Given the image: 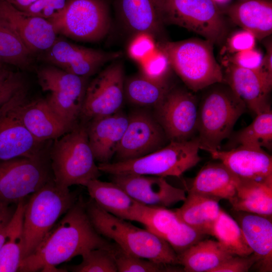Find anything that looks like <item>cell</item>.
<instances>
[{"label": "cell", "mask_w": 272, "mask_h": 272, "mask_svg": "<svg viewBox=\"0 0 272 272\" xmlns=\"http://www.w3.org/2000/svg\"><path fill=\"white\" fill-rule=\"evenodd\" d=\"M117 246L96 231L87 214L86 202L78 198L36 249L22 260L19 271H59L56 265L89 250H114Z\"/></svg>", "instance_id": "1"}, {"label": "cell", "mask_w": 272, "mask_h": 272, "mask_svg": "<svg viewBox=\"0 0 272 272\" xmlns=\"http://www.w3.org/2000/svg\"><path fill=\"white\" fill-rule=\"evenodd\" d=\"M89 219L96 231L124 252L168 265H179L177 254L164 240L147 229L105 211L91 198L86 202Z\"/></svg>", "instance_id": "2"}, {"label": "cell", "mask_w": 272, "mask_h": 272, "mask_svg": "<svg viewBox=\"0 0 272 272\" xmlns=\"http://www.w3.org/2000/svg\"><path fill=\"white\" fill-rule=\"evenodd\" d=\"M214 45L209 40L198 38L157 43L172 70L193 92L223 81L221 67L214 55Z\"/></svg>", "instance_id": "3"}, {"label": "cell", "mask_w": 272, "mask_h": 272, "mask_svg": "<svg viewBox=\"0 0 272 272\" xmlns=\"http://www.w3.org/2000/svg\"><path fill=\"white\" fill-rule=\"evenodd\" d=\"M49 156L53 180L62 187L69 188L74 185L86 186L101 176L89 145L86 123L78 124L55 139Z\"/></svg>", "instance_id": "4"}, {"label": "cell", "mask_w": 272, "mask_h": 272, "mask_svg": "<svg viewBox=\"0 0 272 272\" xmlns=\"http://www.w3.org/2000/svg\"><path fill=\"white\" fill-rule=\"evenodd\" d=\"M78 198L76 193L56 185L53 179L30 195L24 214L22 259L36 249Z\"/></svg>", "instance_id": "5"}, {"label": "cell", "mask_w": 272, "mask_h": 272, "mask_svg": "<svg viewBox=\"0 0 272 272\" xmlns=\"http://www.w3.org/2000/svg\"><path fill=\"white\" fill-rule=\"evenodd\" d=\"M197 138L170 141L167 146L143 157L114 163H99L101 172L110 175L140 174L179 177L201 161Z\"/></svg>", "instance_id": "6"}, {"label": "cell", "mask_w": 272, "mask_h": 272, "mask_svg": "<svg viewBox=\"0 0 272 272\" xmlns=\"http://www.w3.org/2000/svg\"><path fill=\"white\" fill-rule=\"evenodd\" d=\"M246 108L229 86L209 91L198 108L197 138L200 149L220 150L222 142L230 136Z\"/></svg>", "instance_id": "7"}, {"label": "cell", "mask_w": 272, "mask_h": 272, "mask_svg": "<svg viewBox=\"0 0 272 272\" xmlns=\"http://www.w3.org/2000/svg\"><path fill=\"white\" fill-rule=\"evenodd\" d=\"M165 25L194 32L214 44L222 43L228 33L223 13L214 0H154Z\"/></svg>", "instance_id": "8"}, {"label": "cell", "mask_w": 272, "mask_h": 272, "mask_svg": "<svg viewBox=\"0 0 272 272\" xmlns=\"http://www.w3.org/2000/svg\"><path fill=\"white\" fill-rule=\"evenodd\" d=\"M48 20L57 34L92 42L108 34L111 22L106 0H66L62 10Z\"/></svg>", "instance_id": "9"}, {"label": "cell", "mask_w": 272, "mask_h": 272, "mask_svg": "<svg viewBox=\"0 0 272 272\" xmlns=\"http://www.w3.org/2000/svg\"><path fill=\"white\" fill-rule=\"evenodd\" d=\"M39 84L48 93V105L71 130L80 119L89 78L78 76L55 66L38 71Z\"/></svg>", "instance_id": "10"}, {"label": "cell", "mask_w": 272, "mask_h": 272, "mask_svg": "<svg viewBox=\"0 0 272 272\" xmlns=\"http://www.w3.org/2000/svg\"><path fill=\"white\" fill-rule=\"evenodd\" d=\"M53 179L49 153L0 161V202L17 205Z\"/></svg>", "instance_id": "11"}, {"label": "cell", "mask_w": 272, "mask_h": 272, "mask_svg": "<svg viewBox=\"0 0 272 272\" xmlns=\"http://www.w3.org/2000/svg\"><path fill=\"white\" fill-rule=\"evenodd\" d=\"M125 79L123 63L119 58L88 83L80 117L82 123L120 111L125 99Z\"/></svg>", "instance_id": "12"}, {"label": "cell", "mask_w": 272, "mask_h": 272, "mask_svg": "<svg viewBox=\"0 0 272 272\" xmlns=\"http://www.w3.org/2000/svg\"><path fill=\"white\" fill-rule=\"evenodd\" d=\"M155 118L170 141L188 140L197 131L198 108L187 90L170 88L156 106Z\"/></svg>", "instance_id": "13"}, {"label": "cell", "mask_w": 272, "mask_h": 272, "mask_svg": "<svg viewBox=\"0 0 272 272\" xmlns=\"http://www.w3.org/2000/svg\"><path fill=\"white\" fill-rule=\"evenodd\" d=\"M22 88L0 106V161L35 158L48 153L47 142L36 140L17 117L14 106Z\"/></svg>", "instance_id": "14"}, {"label": "cell", "mask_w": 272, "mask_h": 272, "mask_svg": "<svg viewBox=\"0 0 272 272\" xmlns=\"http://www.w3.org/2000/svg\"><path fill=\"white\" fill-rule=\"evenodd\" d=\"M46 51V59L63 71L89 78L107 63L119 59L121 51H106L83 47L57 38Z\"/></svg>", "instance_id": "15"}, {"label": "cell", "mask_w": 272, "mask_h": 272, "mask_svg": "<svg viewBox=\"0 0 272 272\" xmlns=\"http://www.w3.org/2000/svg\"><path fill=\"white\" fill-rule=\"evenodd\" d=\"M166 134L155 117L145 111L128 115V122L115 155L117 161L137 159L163 147Z\"/></svg>", "instance_id": "16"}, {"label": "cell", "mask_w": 272, "mask_h": 272, "mask_svg": "<svg viewBox=\"0 0 272 272\" xmlns=\"http://www.w3.org/2000/svg\"><path fill=\"white\" fill-rule=\"evenodd\" d=\"M138 222L166 241L177 255L206 236L183 222L174 210L165 207L144 205Z\"/></svg>", "instance_id": "17"}, {"label": "cell", "mask_w": 272, "mask_h": 272, "mask_svg": "<svg viewBox=\"0 0 272 272\" xmlns=\"http://www.w3.org/2000/svg\"><path fill=\"white\" fill-rule=\"evenodd\" d=\"M111 181L144 205L168 207L186 198L185 190L169 184L163 177L140 175H111Z\"/></svg>", "instance_id": "18"}, {"label": "cell", "mask_w": 272, "mask_h": 272, "mask_svg": "<svg viewBox=\"0 0 272 272\" xmlns=\"http://www.w3.org/2000/svg\"><path fill=\"white\" fill-rule=\"evenodd\" d=\"M0 21L17 35L32 53L46 51L57 39V34L48 20L27 14L6 0H0Z\"/></svg>", "instance_id": "19"}, {"label": "cell", "mask_w": 272, "mask_h": 272, "mask_svg": "<svg viewBox=\"0 0 272 272\" xmlns=\"http://www.w3.org/2000/svg\"><path fill=\"white\" fill-rule=\"evenodd\" d=\"M14 111L23 125L38 141L55 140L70 131L45 99L28 101L26 87L20 93Z\"/></svg>", "instance_id": "20"}, {"label": "cell", "mask_w": 272, "mask_h": 272, "mask_svg": "<svg viewBox=\"0 0 272 272\" xmlns=\"http://www.w3.org/2000/svg\"><path fill=\"white\" fill-rule=\"evenodd\" d=\"M226 81L233 92L256 115L270 107L268 98L272 75L261 69H249L231 63Z\"/></svg>", "instance_id": "21"}, {"label": "cell", "mask_w": 272, "mask_h": 272, "mask_svg": "<svg viewBox=\"0 0 272 272\" xmlns=\"http://www.w3.org/2000/svg\"><path fill=\"white\" fill-rule=\"evenodd\" d=\"M240 179H272V157L263 149L238 146L230 150L208 151Z\"/></svg>", "instance_id": "22"}, {"label": "cell", "mask_w": 272, "mask_h": 272, "mask_svg": "<svg viewBox=\"0 0 272 272\" xmlns=\"http://www.w3.org/2000/svg\"><path fill=\"white\" fill-rule=\"evenodd\" d=\"M114 7L120 23L132 36L146 34L157 42L164 41V25L154 0H114Z\"/></svg>", "instance_id": "23"}, {"label": "cell", "mask_w": 272, "mask_h": 272, "mask_svg": "<svg viewBox=\"0 0 272 272\" xmlns=\"http://www.w3.org/2000/svg\"><path fill=\"white\" fill-rule=\"evenodd\" d=\"M128 122V116L119 111L96 117L86 123L89 145L95 161L109 163L115 155Z\"/></svg>", "instance_id": "24"}, {"label": "cell", "mask_w": 272, "mask_h": 272, "mask_svg": "<svg viewBox=\"0 0 272 272\" xmlns=\"http://www.w3.org/2000/svg\"><path fill=\"white\" fill-rule=\"evenodd\" d=\"M237 212V223L245 240L258 258L254 266L259 271H271V219L252 213Z\"/></svg>", "instance_id": "25"}, {"label": "cell", "mask_w": 272, "mask_h": 272, "mask_svg": "<svg viewBox=\"0 0 272 272\" xmlns=\"http://www.w3.org/2000/svg\"><path fill=\"white\" fill-rule=\"evenodd\" d=\"M85 187L91 198L105 211L119 218L138 222L144 205L132 198L119 186L112 181L96 179Z\"/></svg>", "instance_id": "26"}, {"label": "cell", "mask_w": 272, "mask_h": 272, "mask_svg": "<svg viewBox=\"0 0 272 272\" xmlns=\"http://www.w3.org/2000/svg\"><path fill=\"white\" fill-rule=\"evenodd\" d=\"M230 19L242 29L261 40L272 33L271 0H239L225 10Z\"/></svg>", "instance_id": "27"}, {"label": "cell", "mask_w": 272, "mask_h": 272, "mask_svg": "<svg viewBox=\"0 0 272 272\" xmlns=\"http://www.w3.org/2000/svg\"><path fill=\"white\" fill-rule=\"evenodd\" d=\"M239 178L222 162L210 163L199 171L188 191L219 200H230L234 195Z\"/></svg>", "instance_id": "28"}, {"label": "cell", "mask_w": 272, "mask_h": 272, "mask_svg": "<svg viewBox=\"0 0 272 272\" xmlns=\"http://www.w3.org/2000/svg\"><path fill=\"white\" fill-rule=\"evenodd\" d=\"M229 201L234 211L271 219L272 179L258 181L239 178L236 192Z\"/></svg>", "instance_id": "29"}, {"label": "cell", "mask_w": 272, "mask_h": 272, "mask_svg": "<svg viewBox=\"0 0 272 272\" xmlns=\"http://www.w3.org/2000/svg\"><path fill=\"white\" fill-rule=\"evenodd\" d=\"M219 200L189 192L181 207L175 211L184 223L205 235H211L221 208Z\"/></svg>", "instance_id": "30"}, {"label": "cell", "mask_w": 272, "mask_h": 272, "mask_svg": "<svg viewBox=\"0 0 272 272\" xmlns=\"http://www.w3.org/2000/svg\"><path fill=\"white\" fill-rule=\"evenodd\" d=\"M232 256L217 241L203 239L177 255L179 264L186 272H213Z\"/></svg>", "instance_id": "31"}, {"label": "cell", "mask_w": 272, "mask_h": 272, "mask_svg": "<svg viewBox=\"0 0 272 272\" xmlns=\"http://www.w3.org/2000/svg\"><path fill=\"white\" fill-rule=\"evenodd\" d=\"M27 201L16 206L0 249V272L19 271L24 247L23 219Z\"/></svg>", "instance_id": "32"}, {"label": "cell", "mask_w": 272, "mask_h": 272, "mask_svg": "<svg viewBox=\"0 0 272 272\" xmlns=\"http://www.w3.org/2000/svg\"><path fill=\"white\" fill-rule=\"evenodd\" d=\"M170 88L167 82L156 81L139 73L125 79L124 97L134 105L155 107Z\"/></svg>", "instance_id": "33"}, {"label": "cell", "mask_w": 272, "mask_h": 272, "mask_svg": "<svg viewBox=\"0 0 272 272\" xmlns=\"http://www.w3.org/2000/svg\"><path fill=\"white\" fill-rule=\"evenodd\" d=\"M211 235L224 250L233 256H247L253 253L236 221L222 209L215 221Z\"/></svg>", "instance_id": "34"}, {"label": "cell", "mask_w": 272, "mask_h": 272, "mask_svg": "<svg viewBox=\"0 0 272 272\" xmlns=\"http://www.w3.org/2000/svg\"><path fill=\"white\" fill-rule=\"evenodd\" d=\"M238 146L271 149L272 112L270 107L256 114L253 121L237 132L235 138Z\"/></svg>", "instance_id": "35"}, {"label": "cell", "mask_w": 272, "mask_h": 272, "mask_svg": "<svg viewBox=\"0 0 272 272\" xmlns=\"http://www.w3.org/2000/svg\"><path fill=\"white\" fill-rule=\"evenodd\" d=\"M32 54L17 35L0 21V61L25 68L30 64Z\"/></svg>", "instance_id": "36"}, {"label": "cell", "mask_w": 272, "mask_h": 272, "mask_svg": "<svg viewBox=\"0 0 272 272\" xmlns=\"http://www.w3.org/2000/svg\"><path fill=\"white\" fill-rule=\"evenodd\" d=\"M118 246V245H117ZM114 250L96 248L81 255L82 260L77 265L69 267L73 272H117Z\"/></svg>", "instance_id": "37"}, {"label": "cell", "mask_w": 272, "mask_h": 272, "mask_svg": "<svg viewBox=\"0 0 272 272\" xmlns=\"http://www.w3.org/2000/svg\"><path fill=\"white\" fill-rule=\"evenodd\" d=\"M117 272L181 271L177 265L158 263L123 251L118 246L115 252Z\"/></svg>", "instance_id": "38"}, {"label": "cell", "mask_w": 272, "mask_h": 272, "mask_svg": "<svg viewBox=\"0 0 272 272\" xmlns=\"http://www.w3.org/2000/svg\"><path fill=\"white\" fill-rule=\"evenodd\" d=\"M139 64L140 73L143 76L156 81L167 82L172 69L167 56L158 47Z\"/></svg>", "instance_id": "39"}, {"label": "cell", "mask_w": 272, "mask_h": 272, "mask_svg": "<svg viewBox=\"0 0 272 272\" xmlns=\"http://www.w3.org/2000/svg\"><path fill=\"white\" fill-rule=\"evenodd\" d=\"M157 47V41L152 36L146 34H139L132 36L128 44L127 51L128 56L139 64Z\"/></svg>", "instance_id": "40"}, {"label": "cell", "mask_w": 272, "mask_h": 272, "mask_svg": "<svg viewBox=\"0 0 272 272\" xmlns=\"http://www.w3.org/2000/svg\"><path fill=\"white\" fill-rule=\"evenodd\" d=\"M257 261L258 258L253 253L247 256H232L213 272H247Z\"/></svg>", "instance_id": "41"}, {"label": "cell", "mask_w": 272, "mask_h": 272, "mask_svg": "<svg viewBox=\"0 0 272 272\" xmlns=\"http://www.w3.org/2000/svg\"><path fill=\"white\" fill-rule=\"evenodd\" d=\"M263 57L259 50L253 48L234 53L231 63L246 69H261Z\"/></svg>", "instance_id": "42"}, {"label": "cell", "mask_w": 272, "mask_h": 272, "mask_svg": "<svg viewBox=\"0 0 272 272\" xmlns=\"http://www.w3.org/2000/svg\"><path fill=\"white\" fill-rule=\"evenodd\" d=\"M256 38L250 32L242 29L232 34L227 41L230 52L236 53L254 48Z\"/></svg>", "instance_id": "43"}, {"label": "cell", "mask_w": 272, "mask_h": 272, "mask_svg": "<svg viewBox=\"0 0 272 272\" xmlns=\"http://www.w3.org/2000/svg\"><path fill=\"white\" fill-rule=\"evenodd\" d=\"M17 205L0 202V249L4 241L8 226L15 213Z\"/></svg>", "instance_id": "44"}, {"label": "cell", "mask_w": 272, "mask_h": 272, "mask_svg": "<svg viewBox=\"0 0 272 272\" xmlns=\"http://www.w3.org/2000/svg\"><path fill=\"white\" fill-rule=\"evenodd\" d=\"M23 84L0 81V106L8 101L18 91L24 87Z\"/></svg>", "instance_id": "45"}, {"label": "cell", "mask_w": 272, "mask_h": 272, "mask_svg": "<svg viewBox=\"0 0 272 272\" xmlns=\"http://www.w3.org/2000/svg\"><path fill=\"white\" fill-rule=\"evenodd\" d=\"M66 0H50L42 12L40 17L48 20L62 10Z\"/></svg>", "instance_id": "46"}, {"label": "cell", "mask_w": 272, "mask_h": 272, "mask_svg": "<svg viewBox=\"0 0 272 272\" xmlns=\"http://www.w3.org/2000/svg\"><path fill=\"white\" fill-rule=\"evenodd\" d=\"M9 65L0 61V81L18 83L22 82L20 76L9 69Z\"/></svg>", "instance_id": "47"}, {"label": "cell", "mask_w": 272, "mask_h": 272, "mask_svg": "<svg viewBox=\"0 0 272 272\" xmlns=\"http://www.w3.org/2000/svg\"><path fill=\"white\" fill-rule=\"evenodd\" d=\"M266 53L263 57L261 69L272 75V43L266 41L265 44Z\"/></svg>", "instance_id": "48"}, {"label": "cell", "mask_w": 272, "mask_h": 272, "mask_svg": "<svg viewBox=\"0 0 272 272\" xmlns=\"http://www.w3.org/2000/svg\"><path fill=\"white\" fill-rule=\"evenodd\" d=\"M17 9L24 12L30 6L38 0H6Z\"/></svg>", "instance_id": "49"}, {"label": "cell", "mask_w": 272, "mask_h": 272, "mask_svg": "<svg viewBox=\"0 0 272 272\" xmlns=\"http://www.w3.org/2000/svg\"><path fill=\"white\" fill-rule=\"evenodd\" d=\"M216 3L218 5L219 3H226L228 0H214Z\"/></svg>", "instance_id": "50"}]
</instances>
